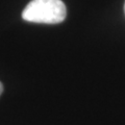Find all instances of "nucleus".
<instances>
[{
	"mask_svg": "<svg viewBox=\"0 0 125 125\" xmlns=\"http://www.w3.org/2000/svg\"><path fill=\"white\" fill-rule=\"evenodd\" d=\"M67 10L62 0H31L22 13L25 21L57 24L66 19Z\"/></svg>",
	"mask_w": 125,
	"mask_h": 125,
	"instance_id": "1",
	"label": "nucleus"
},
{
	"mask_svg": "<svg viewBox=\"0 0 125 125\" xmlns=\"http://www.w3.org/2000/svg\"><path fill=\"white\" fill-rule=\"evenodd\" d=\"M2 92H3V85H2L1 83H0V95L2 94Z\"/></svg>",
	"mask_w": 125,
	"mask_h": 125,
	"instance_id": "2",
	"label": "nucleus"
},
{
	"mask_svg": "<svg viewBox=\"0 0 125 125\" xmlns=\"http://www.w3.org/2000/svg\"><path fill=\"white\" fill-rule=\"evenodd\" d=\"M124 11H125V4H124Z\"/></svg>",
	"mask_w": 125,
	"mask_h": 125,
	"instance_id": "3",
	"label": "nucleus"
}]
</instances>
